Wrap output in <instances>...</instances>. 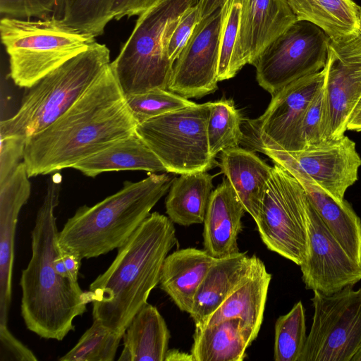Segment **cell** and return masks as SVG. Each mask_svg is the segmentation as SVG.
<instances>
[{"label": "cell", "instance_id": "cell-1", "mask_svg": "<svg viewBox=\"0 0 361 361\" xmlns=\"http://www.w3.org/2000/svg\"><path fill=\"white\" fill-rule=\"evenodd\" d=\"M137 126L109 63L66 112L27 139L23 161L28 176L72 168L133 134Z\"/></svg>", "mask_w": 361, "mask_h": 361}, {"label": "cell", "instance_id": "cell-2", "mask_svg": "<svg viewBox=\"0 0 361 361\" xmlns=\"http://www.w3.org/2000/svg\"><path fill=\"white\" fill-rule=\"evenodd\" d=\"M62 176L55 172L31 232V257L22 271L20 312L28 330L45 339L62 341L75 329V319L90 303L78 282L58 274L54 259L60 249L54 211L59 202Z\"/></svg>", "mask_w": 361, "mask_h": 361}, {"label": "cell", "instance_id": "cell-3", "mask_svg": "<svg viewBox=\"0 0 361 361\" xmlns=\"http://www.w3.org/2000/svg\"><path fill=\"white\" fill-rule=\"evenodd\" d=\"M176 242L172 221L157 212L150 214L90 283L87 294L93 321L123 335L159 283L164 262Z\"/></svg>", "mask_w": 361, "mask_h": 361}, {"label": "cell", "instance_id": "cell-4", "mask_svg": "<svg viewBox=\"0 0 361 361\" xmlns=\"http://www.w3.org/2000/svg\"><path fill=\"white\" fill-rule=\"evenodd\" d=\"M173 178L151 173L125 181L117 192L93 206L80 207L59 233L60 246L82 259L97 257L122 246L169 190Z\"/></svg>", "mask_w": 361, "mask_h": 361}, {"label": "cell", "instance_id": "cell-5", "mask_svg": "<svg viewBox=\"0 0 361 361\" xmlns=\"http://www.w3.org/2000/svg\"><path fill=\"white\" fill-rule=\"evenodd\" d=\"M109 63V49L95 42L56 68L30 88L16 114L0 122V136L27 139L42 131L82 96Z\"/></svg>", "mask_w": 361, "mask_h": 361}, {"label": "cell", "instance_id": "cell-6", "mask_svg": "<svg viewBox=\"0 0 361 361\" xmlns=\"http://www.w3.org/2000/svg\"><path fill=\"white\" fill-rule=\"evenodd\" d=\"M0 34L9 57V77L18 87L28 89L97 42L92 35L55 17L37 20L5 17Z\"/></svg>", "mask_w": 361, "mask_h": 361}, {"label": "cell", "instance_id": "cell-7", "mask_svg": "<svg viewBox=\"0 0 361 361\" xmlns=\"http://www.w3.org/2000/svg\"><path fill=\"white\" fill-rule=\"evenodd\" d=\"M199 0H157L140 15L133 32L110 63L125 97L168 90L173 63L166 53L170 25Z\"/></svg>", "mask_w": 361, "mask_h": 361}, {"label": "cell", "instance_id": "cell-8", "mask_svg": "<svg viewBox=\"0 0 361 361\" xmlns=\"http://www.w3.org/2000/svg\"><path fill=\"white\" fill-rule=\"evenodd\" d=\"M210 104L195 103L137 126L136 133L166 172L181 175L207 171L214 166L207 137Z\"/></svg>", "mask_w": 361, "mask_h": 361}, {"label": "cell", "instance_id": "cell-9", "mask_svg": "<svg viewBox=\"0 0 361 361\" xmlns=\"http://www.w3.org/2000/svg\"><path fill=\"white\" fill-rule=\"evenodd\" d=\"M308 204L302 184L274 164L255 221L267 247L298 266L307 246Z\"/></svg>", "mask_w": 361, "mask_h": 361}, {"label": "cell", "instance_id": "cell-10", "mask_svg": "<svg viewBox=\"0 0 361 361\" xmlns=\"http://www.w3.org/2000/svg\"><path fill=\"white\" fill-rule=\"evenodd\" d=\"M330 40L314 24L296 20L253 62L259 85L272 96L289 83L322 71L326 63Z\"/></svg>", "mask_w": 361, "mask_h": 361}, {"label": "cell", "instance_id": "cell-11", "mask_svg": "<svg viewBox=\"0 0 361 361\" xmlns=\"http://www.w3.org/2000/svg\"><path fill=\"white\" fill-rule=\"evenodd\" d=\"M314 315L299 361H351L361 347V288L314 291Z\"/></svg>", "mask_w": 361, "mask_h": 361}, {"label": "cell", "instance_id": "cell-12", "mask_svg": "<svg viewBox=\"0 0 361 361\" xmlns=\"http://www.w3.org/2000/svg\"><path fill=\"white\" fill-rule=\"evenodd\" d=\"M256 149L295 178L308 180L338 201L358 178L361 157L355 142L343 135L298 151L288 152L263 146Z\"/></svg>", "mask_w": 361, "mask_h": 361}, {"label": "cell", "instance_id": "cell-13", "mask_svg": "<svg viewBox=\"0 0 361 361\" xmlns=\"http://www.w3.org/2000/svg\"><path fill=\"white\" fill-rule=\"evenodd\" d=\"M324 75L323 68L289 83L272 95L264 113L249 121L255 146L288 152L301 149L302 120L324 83Z\"/></svg>", "mask_w": 361, "mask_h": 361}, {"label": "cell", "instance_id": "cell-14", "mask_svg": "<svg viewBox=\"0 0 361 361\" xmlns=\"http://www.w3.org/2000/svg\"><path fill=\"white\" fill-rule=\"evenodd\" d=\"M300 267L305 288L324 295L353 286L361 280V265L332 235L310 199L307 246Z\"/></svg>", "mask_w": 361, "mask_h": 361}, {"label": "cell", "instance_id": "cell-15", "mask_svg": "<svg viewBox=\"0 0 361 361\" xmlns=\"http://www.w3.org/2000/svg\"><path fill=\"white\" fill-rule=\"evenodd\" d=\"M324 69L327 140L345 135L350 116L361 98V30L330 40Z\"/></svg>", "mask_w": 361, "mask_h": 361}, {"label": "cell", "instance_id": "cell-16", "mask_svg": "<svg viewBox=\"0 0 361 361\" xmlns=\"http://www.w3.org/2000/svg\"><path fill=\"white\" fill-rule=\"evenodd\" d=\"M222 18L219 8L197 25L175 61L169 90L187 99H198L218 89Z\"/></svg>", "mask_w": 361, "mask_h": 361}, {"label": "cell", "instance_id": "cell-17", "mask_svg": "<svg viewBox=\"0 0 361 361\" xmlns=\"http://www.w3.org/2000/svg\"><path fill=\"white\" fill-rule=\"evenodd\" d=\"M296 20L287 0H243L236 47L240 71Z\"/></svg>", "mask_w": 361, "mask_h": 361}, {"label": "cell", "instance_id": "cell-18", "mask_svg": "<svg viewBox=\"0 0 361 361\" xmlns=\"http://www.w3.org/2000/svg\"><path fill=\"white\" fill-rule=\"evenodd\" d=\"M22 161L0 185V324H7L12 298L14 240L19 213L31 192Z\"/></svg>", "mask_w": 361, "mask_h": 361}, {"label": "cell", "instance_id": "cell-19", "mask_svg": "<svg viewBox=\"0 0 361 361\" xmlns=\"http://www.w3.org/2000/svg\"><path fill=\"white\" fill-rule=\"evenodd\" d=\"M245 209L227 178L214 189L207 208L203 229L204 249L215 258L239 252L237 239Z\"/></svg>", "mask_w": 361, "mask_h": 361}, {"label": "cell", "instance_id": "cell-20", "mask_svg": "<svg viewBox=\"0 0 361 361\" xmlns=\"http://www.w3.org/2000/svg\"><path fill=\"white\" fill-rule=\"evenodd\" d=\"M257 258L239 252L216 259L195 297L190 315L196 327L204 326L228 295L249 276Z\"/></svg>", "mask_w": 361, "mask_h": 361}, {"label": "cell", "instance_id": "cell-21", "mask_svg": "<svg viewBox=\"0 0 361 361\" xmlns=\"http://www.w3.org/2000/svg\"><path fill=\"white\" fill-rule=\"evenodd\" d=\"M204 249L188 247L166 256L159 284L182 312L190 314L197 290L216 261Z\"/></svg>", "mask_w": 361, "mask_h": 361}, {"label": "cell", "instance_id": "cell-22", "mask_svg": "<svg viewBox=\"0 0 361 361\" xmlns=\"http://www.w3.org/2000/svg\"><path fill=\"white\" fill-rule=\"evenodd\" d=\"M220 167L229 180L246 212L257 218L272 166L255 152L240 147L221 152Z\"/></svg>", "mask_w": 361, "mask_h": 361}, {"label": "cell", "instance_id": "cell-23", "mask_svg": "<svg viewBox=\"0 0 361 361\" xmlns=\"http://www.w3.org/2000/svg\"><path fill=\"white\" fill-rule=\"evenodd\" d=\"M271 274L257 257L249 276L208 318L203 328L229 319L239 318L257 336L264 317ZM196 327V326H195Z\"/></svg>", "mask_w": 361, "mask_h": 361}, {"label": "cell", "instance_id": "cell-24", "mask_svg": "<svg viewBox=\"0 0 361 361\" xmlns=\"http://www.w3.org/2000/svg\"><path fill=\"white\" fill-rule=\"evenodd\" d=\"M72 168L91 178L110 171L138 170L152 173L166 171L161 161L136 130L78 162Z\"/></svg>", "mask_w": 361, "mask_h": 361}, {"label": "cell", "instance_id": "cell-25", "mask_svg": "<svg viewBox=\"0 0 361 361\" xmlns=\"http://www.w3.org/2000/svg\"><path fill=\"white\" fill-rule=\"evenodd\" d=\"M257 338L239 318L195 327L190 353L194 361H242Z\"/></svg>", "mask_w": 361, "mask_h": 361}, {"label": "cell", "instance_id": "cell-26", "mask_svg": "<svg viewBox=\"0 0 361 361\" xmlns=\"http://www.w3.org/2000/svg\"><path fill=\"white\" fill-rule=\"evenodd\" d=\"M171 335L157 308L148 302L133 318L123 336V361H164Z\"/></svg>", "mask_w": 361, "mask_h": 361}, {"label": "cell", "instance_id": "cell-27", "mask_svg": "<svg viewBox=\"0 0 361 361\" xmlns=\"http://www.w3.org/2000/svg\"><path fill=\"white\" fill-rule=\"evenodd\" d=\"M297 180L304 187L312 204L332 235L361 265V220L351 205L345 200H335L308 180Z\"/></svg>", "mask_w": 361, "mask_h": 361}, {"label": "cell", "instance_id": "cell-28", "mask_svg": "<svg viewBox=\"0 0 361 361\" xmlns=\"http://www.w3.org/2000/svg\"><path fill=\"white\" fill-rule=\"evenodd\" d=\"M297 20L310 22L331 40L361 30V7L353 0H287Z\"/></svg>", "mask_w": 361, "mask_h": 361}, {"label": "cell", "instance_id": "cell-29", "mask_svg": "<svg viewBox=\"0 0 361 361\" xmlns=\"http://www.w3.org/2000/svg\"><path fill=\"white\" fill-rule=\"evenodd\" d=\"M213 188V176L207 171L174 178L165 202L168 217L180 226L202 224Z\"/></svg>", "mask_w": 361, "mask_h": 361}, {"label": "cell", "instance_id": "cell-30", "mask_svg": "<svg viewBox=\"0 0 361 361\" xmlns=\"http://www.w3.org/2000/svg\"><path fill=\"white\" fill-rule=\"evenodd\" d=\"M241 115L233 99L222 98L211 102L207 123L209 151L215 157L226 149L240 147L244 139Z\"/></svg>", "mask_w": 361, "mask_h": 361}, {"label": "cell", "instance_id": "cell-31", "mask_svg": "<svg viewBox=\"0 0 361 361\" xmlns=\"http://www.w3.org/2000/svg\"><path fill=\"white\" fill-rule=\"evenodd\" d=\"M307 336L305 309L299 301L276 322L274 360L299 361Z\"/></svg>", "mask_w": 361, "mask_h": 361}, {"label": "cell", "instance_id": "cell-32", "mask_svg": "<svg viewBox=\"0 0 361 361\" xmlns=\"http://www.w3.org/2000/svg\"><path fill=\"white\" fill-rule=\"evenodd\" d=\"M123 334L114 332L93 321L77 343L60 361H113Z\"/></svg>", "mask_w": 361, "mask_h": 361}, {"label": "cell", "instance_id": "cell-33", "mask_svg": "<svg viewBox=\"0 0 361 361\" xmlns=\"http://www.w3.org/2000/svg\"><path fill=\"white\" fill-rule=\"evenodd\" d=\"M113 0H62L61 18L66 25L94 37L103 34L112 19Z\"/></svg>", "mask_w": 361, "mask_h": 361}, {"label": "cell", "instance_id": "cell-34", "mask_svg": "<svg viewBox=\"0 0 361 361\" xmlns=\"http://www.w3.org/2000/svg\"><path fill=\"white\" fill-rule=\"evenodd\" d=\"M243 0H227L223 13L220 37L218 80L233 78L240 71L237 63L236 47L240 27Z\"/></svg>", "mask_w": 361, "mask_h": 361}, {"label": "cell", "instance_id": "cell-35", "mask_svg": "<svg viewBox=\"0 0 361 361\" xmlns=\"http://www.w3.org/2000/svg\"><path fill=\"white\" fill-rule=\"evenodd\" d=\"M126 100L137 125L150 118L195 104L169 90L159 88L126 96Z\"/></svg>", "mask_w": 361, "mask_h": 361}, {"label": "cell", "instance_id": "cell-36", "mask_svg": "<svg viewBox=\"0 0 361 361\" xmlns=\"http://www.w3.org/2000/svg\"><path fill=\"white\" fill-rule=\"evenodd\" d=\"M326 129L327 111L323 83L308 106L302 120L300 129L301 149L326 140Z\"/></svg>", "mask_w": 361, "mask_h": 361}, {"label": "cell", "instance_id": "cell-37", "mask_svg": "<svg viewBox=\"0 0 361 361\" xmlns=\"http://www.w3.org/2000/svg\"><path fill=\"white\" fill-rule=\"evenodd\" d=\"M201 20L200 8L197 4L187 9L170 25L167 32L166 53L173 64Z\"/></svg>", "mask_w": 361, "mask_h": 361}, {"label": "cell", "instance_id": "cell-38", "mask_svg": "<svg viewBox=\"0 0 361 361\" xmlns=\"http://www.w3.org/2000/svg\"><path fill=\"white\" fill-rule=\"evenodd\" d=\"M62 0H0V12L6 17L44 18L61 7Z\"/></svg>", "mask_w": 361, "mask_h": 361}, {"label": "cell", "instance_id": "cell-39", "mask_svg": "<svg viewBox=\"0 0 361 361\" xmlns=\"http://www.w3.org/2000/svg\"><path fill=\"white\" fill-rule=\"evenodd\" d=\"M0 185L23 161L27 138L22 136H0Z\"/></svg>", "mask_w": 361, "mask_h": 361}, {"label": "cell", "instance_id": "cell-40", "mask_svg": "<svg viewBox=\"0 0 361 361\" xmlns=\"http://www.w3.org/2000/svg\"><path fill=\"white\" fill-rule=\"evenodd\" d=\"M0 360L36 361L37 358L14 336L7 324H0Z\"/></svg>", "mask_w": 361, "mask_h": 361}, {"label": "cell", "instance_id": "cell-41", "mask_svg": "<svg viewBox=\"0 0 361 361\" xmlns=\"http://www.w3.org/2000/svg\"><path fill=\"white\" fill-rule=\"evenodd\" d=\"M157 0H113L111 15L112 19L120 20L124 16L141 15Z\"/></svg>", "mask_w": 361, "mask_h": 361}, {"label": "cell", "instance_id": "cell-42", "mask_svg": "<svg viewBox=\"0 0 361 361\" xmlns=\"http://www.w3.org/2000/svg\"><path fill=\"white\" fill-rule=\"evenodd\" d=\"M61 255L68 274L72 279L78 281L81 260L82 259L76 253L65 250L61 247Z\"/></svg>", "mask_w": 361, "mask_h": 361}, {"label": "cell", "instance_id": "cell-43", "mask_svg": "<svg viewBox=\"0 0 361 361\" xmlns=\"http://www.w3.org/2000/svg\"><path fill=\"white\" fill-rule=\"evenodd\" d=\"M227 0H199L197 4L200 8L202 19L207 17L216 10L221 8Z\"/></svg>", "mask_w": 361, "mask_h": 361}, {"label": "cell", "instance_id": "cell-44", "mask_svg": "<svg viewBox=\"0 0 361 361\" xmlns=\"http://www.w3.org/2000/svg\"><path fill=\"white\" fill-rule=\"evenodd\" d=\"M347 130L361 131V98L350 116Z\"/></svg>", "mask_w": 361, "mask_h": 361}, {"label": "cell", "instance_id": "cell-45", "mask_svg": "<svg viewBox=\"0 0 361 361\" xmlns=\"http://www.w3.org/2000/svg\"><path fill=\"white\" fill-rule=\"evenodd\" d=\"M164 361H194L191 353H186L178 350H168Z\"/></svg>", "mask_w": 361, "mask_h": 361}, {"label": "cell", "instance_id": "cell-46", "mask_svg": "<svg viewBox=\"0 0 361 361\" xmlns=\"http://www.w3.org/2000/svg\"><path fill=\"white\" fill-rule=\"evenodd\" d=\"M351 361H361V347L355 354Z\"/></svg>", "mask_w": 361, "mask_h": 361}]
</instances>
